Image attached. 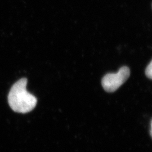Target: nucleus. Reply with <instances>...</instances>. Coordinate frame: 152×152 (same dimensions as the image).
Here are the masks:
<instances>
[{
	"mask_svg": "<svg viewBox=\"0 0 152 152\" xmlns=\"http://www.w3.org/2000/svg\"><path fill=\"white\" fill-rule=\"evenodd\" d=\"M27 80L23 78L11 87L8 95V102L11 108L18 113H27L36 106L37 99L27 90Z\"/></svg>",
	"mask_w": 152,
	"mask_h": 152,
	"instance_id": "f257e3e1",
	"label": "nucleus"
},
{
	"mask_svg": "<svg viewBox=\"0 0 152 152\" xmlns=\"http://www.w3.org/2000/svg\"><path fill=\"white\" fill-rule=\"evenodd\" d=\"M150 133H151V135L152 137V123H151V131H150Z\"/></svg>",
	"mask_w": 152,
	"mask_h": 152,
	"instance_id": "20e7f679",
	"label": "nucleus"
},
{
	"mask_svg": "<svg viewBox=\"0 0 152 152\" xmlns=\"http://www.w3.org/2000/svg\"><path fill=\"white\" fill-rule=\"evenodd\" d=\"M130 75L129 68L122 66L117 73H108L104 76L102 81V85L107 92H114L127 81Z\"/></svg>",
	"mask_w": 152,
	"mask_h": 152,
	"instance_id": "f03ea898",
	"label": "nucleus"
},
{
	"mask_svg": "<svg viewBox=\"0 0 152 152\" xmlns=\"http://www.w3.org/2000/svg\"><path fill=\"white\" fill-rule=\"evenodd\" d=\"M145 75L148 78L152 80V60L145 69Z\"/></svg>",
	"mask_w": 152,
	"mask_h": 152,
	"instance_id": "7ed1b4c3",
	"label": "nucleus"
}]
</instances>
